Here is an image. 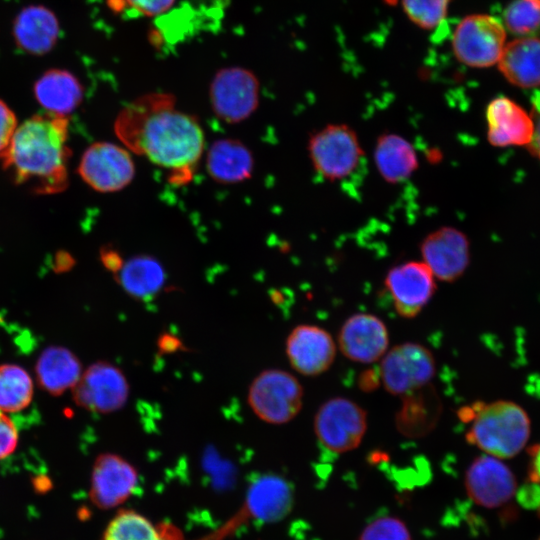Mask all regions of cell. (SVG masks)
<instances>
[{
    "mask_svg": "<svg viewBox=\"0 0 540 540\" xmlns=\"http://www.w3.org/2000/svg\"><path fill=\"white\" fill-rule=\"evenodd\" d=\"M174 98L151 94L128 104L114 130L125 147L172 171L173 183L188 181L204 150V133L192 115L175 108Z\"/></svg>",
    "mask_w": 540,
    "mask_h": 540,
    "instance_id": "cell-1",
    "label": "cell"
},
{
    "mask_svg": "<svg viewBox=\"0 0 540 540\" xmlns=\"http://www.w3.org/2000/svg\"><path fill=\"white\" fill-rule=\"evenodd\" d=\"M68 121L50 113L17 126L1 155L15 182L32 183L37 192H58L67 184Z\"/></svg>",
    "mask_w": 540,
    "mask_h": 540,
    "instance_id": "cell-2",
    "label": "cell"
},
{
    "mask_svg": "<svg viewBox=\"0 0 540 540\" xmlns=\"http://www.w3.org/2000/svg\"><path fill=\"white\" fill-rule=\"evenodd\" d=\"M461 416L471 422L467 441L486 454L507 459L517 455L530 435V420L519 405L511 401L477 403L465 408Z\"/></svg>",
    "mask_w": 540,
    "mask_h": 540,
    "instance_id": "cell-3",
    "label": "cell"
},
{
    "mask_svg": "<svg viewBox=\"0 0 540 540\" xmlns=\"http://www.w3.org/2000/svg\"><path fill=\"white\" fill-rule=\"evenodd\" d=\"M293 503V488L285 478L274 473L261 474L247 487L239 511L218 530L199 540H225L246 523L280 521L291 511Z\"/></svg>",
    "mask_w": 540,
    "mask_h": 540,
    "instance_id": "cell-4",
    "label": "cell"
},
{
    "mask_svg": "<svg viewBox=\"0 0 540 540\" xmlns=\"http://www.w3.org/2000/svg\"><path fill=\"white\" fill-rule=\"evenodd\" d=\"M307 150L314 170L332 182L350 176L364 156L356 131L343 123L315 131L309 137Z\"/></svg>",
    "mask_w": 540,
    "mask_h": 540,
    "instance_id": "cell-5",
    "label": "cell"
},
{
    "mask_svg": "<svg viewBox=\"0 0 540 540\" xmlns=\"http://www.w3.org/2000/svg\"><path fill=\"white\" fill-rule=\"evenodd\" d=\"M303 393L301 383L291 373L280 369H267L251 382L248 404L262 421L284 424L300 412Z\"/></svg>",
    "mask_w": 540,
    "mask_h": 540,
    "instance_id": "cell-6",
    "label": "cell"
},
{
    "mask_svg": "<svg viewBox=\"0 0 540 540\" xmlns=\"http://www.w3.org/2000/svg\"><path fill=\"white\" fill-rule=\"evenodd\" d=\"M366 430V411L345 397L327 400L314 417V432L320 445L336 454L356 449Z\"/></svg>",
    "mask_w": 540,
    "mask_h": 540,
    "instance_id": "cell-7",
    "label": "cell"
},
{
    "mask_svg": "<svg viewBox=\"0 0 540 540\" xmlns=\"http://www.w3.org/2000/svg\"><path fill=\"white\" fill-rule=\"evenodd\" d=\"M260 85L247 68L229 66L218 70L209 86V100L215 115L230 124L244 121L256 110Z\"/></svg>",
    "mask_w": 540,
    "mask_h": 540,
    "instance_id": "cell-8",
    "label": "cell"
},
{
    "mask_svg": "<svg viewBox=\"0 0 540 540\" xmlns=\"http://www.w3.org/2000/svg\"><path fill=\"white\" fill-rule=\"evenodd\" d=\"M436 372L432 352L419 343L394 346L382 357L379 377L387 392L407 395L429 384Z\"/></svg>",
    "mask_w": 540,
    "mask_h": 540,
    "instance_id": "cell-9",
    "label": "cell"
},
{
    "mask_svg": "<svg viewBox=\"0 0 540 540\" xmlns=\"http://www.w3.org/2000/svg\"><path fill=\"white\" fill-rule=\"evenodd\" d=\"M505 39V29L498 19L486 14H473L458 23L452 36V49L461 63L484 68L498 62Z\"/></svg>",
    "mask_w": 540,
    "mask_h": 540,
    "instance_id": "cell-10",
    "label": "cell"
},
{
    "mask_svg": "<svg viewBox=\"0 0 540 540\" xmlns=\"http://www.w3.org/2000/svg\"><path fill=\"white\" fill-rule=\"evenodd\" d=\"M74 402L91 412L121 409L129 396V384L121 369L107 361L91 364L72 388Z\"/></svg>",
    "mask_w": 540,
    "mask_h": 540,
    "instance_id": "cell-11",
    "label": "cell"
},
{
    "mask_svg": "<svg viewBox=\"0 0 540 540\" xmlns=\"http://www.w3.org/2000/svg\"><path fill=\"white\" fill-rule=\"evenodd\" d=\"M86 184L98 192H116L133 179L135 165L125 147L97 142L83 153L78 167Z\"/></svg>",
    "mask_w": 540,
    "mask_h": 540,
    "instance_id": "cell-12",
    "label": "cell"
},
{
    "mask_svg": "<svg viewBox=\"0 0 540 540\" xmlns=\"http://www.w3.org/2000/svg\"><path fill=\"white\" fill-rule=\"evenodd\" d=\"M139 473L135 466L120 455H98L91 471L89 499L101 510L124 504L136 491Z\"/></svg>",
    "mask_w": 540,
    "mask_h": 540,
    "instance_id": "cell-13",
    "label": "cell"
},
{
    "mask_svg": "<svg viewBox=\"0 0 540 540\" xmlns=\"http://www.w3.org/2000/svg\"><path fill=\"white\" fill-rule=\"evenodd\" d=\"M422 261L435 279L454 282L459 279L470 263V243L465 233L451 227H440L422 240Z\"/></svg>",
    "mask_w": 540,
    "mask_h": 540,
    "instance_id": "cell-14",
    "label": "cell"
},
{
    "mask_svg": "<svg viewBox=\"0 0 540 540\" xmlns=\"http://www.w3.org/2000/svg\"><path fill=\"white\" fill-rule=\"evenodd\" d=\"M396 312L403 318L416 317L436 290L435 277L423 261H407L393 266L384 280Z\"/></svg>",
    "mask_w": 540,
    "mask_h": 540,
    "instance_id": "cell-15",
    "label": "cell"
},
{
    "mask_svg": "<svg viewBox=\"0 0 540 540\" xmlns=\"http://www.w3.org/2000/svg\"><path fill=\"white\" fill-rule=\"evenodd\" d=\"M465 489L470 499L485 508L507 503L517 492L513 472L501 459L488 454L475 458L466 470Z\"/></svg>",
    "mask_w": 540,
    "mask_h": 540,
    "instance_id": "cell-16",
    "label": "cell"
},
{
    "mask_svg": "<svg viewBox=\"0 0 540 540\" xmlns=\"http://www.w3.org/2000/svg\"><path fill=\"white\" fill-rule=\"evenodd\" d=\"M285 347L290 365L305 376H317L327 371L336 355L331 334L316 325L302 324L293 328Z\"/></svg>",
    "mask_w": 540,
    "mask_h": 540,
    "instance_id": "cell-17",
    "label": "cell"
},
{
    "mask_svg": "<svg viewBox=\"0 0 540 540\" xmlns=\"http://www.w3.org/2000/svg\"><path fill=\"white\" fill-rule=\"evenodd\" d=\"M389 334L384 322L368 313H356L341 326L338 346L349 360L359 363H373L387 352Z\"/></svg>",
    "mask_w": 540,
    "mask_h": 540,
    "instance_id": "cell-18",
    "label": "cell"
},
{
    "mask_svg": "<svg viewBox=\"0 0 540 540\" xmlns=\"http://www.w3.org/2000/svg\"><path fill=\"white\" fill-rule=\"evenodd\" d=\"M487 139L495 147L528 146L534 122L521 106L501 96L491 100L485 111Z\"/></svg>",
    "mask_w": 540,
    "mask_h": 540,
    "instance_id": "cell-19",
    "label": "cell"
},
{
    "mask_svg": "<svg viewBox=\"0 0 540 540\" xmlns=\"http://www.w3.org/2000/svg\"><path fill=\"white\" fill-rule=\"evenodd\" d=\"M101 540H186L183 531L170 521L154 522L144 514L123 508L111 518Z\"/></svg>",
    "mask_w": 540,
    "mask_h": 540,
    "instance_id": "cell-20",
    "label": "cell"
},
{
    "mask_svg": "<svg viewBox=\"0 0 540 540\" xmlns=\"http://www.w3.org/2000/svg\"><path fill=\"white\" fill-rule=\"evenodd\" d=\"M497 63L511 84L520 88L540 86V38L523 37L507 43Z\"/></svg>",
    "mask_w": 540,
    "mask_h": 540,
    "instance_id": "cell-21",
    "label": "cell"
},
{
    "mask_svg": "<svg viewBox=\"0 0 540 540\" xmlns=\"http://www.w3.org/2000/svg\"><path fill=\"white\" fill-rule=\"evenodd\" d=\"M374 162L380 176L389 184L407 180L419 167L413 145L395 133H384L377 138Z\"/></svg>",
    "mask_w": 540,
    "mask_h": 540,
    "instance_id": "cell-22",
    "label": "cell"
},
{
    "mask_svg": "<svg viewBox=\"0 0 540 540\" xmlns=\"http://www.w3.org/2000/svg\"><path fill=\"white\" fill-rule=\"evenodd\" d=\"M206 168L216 182L235 184L251 176L254 159L248 147L239 140L220 139L209 148Z\"/></svg>",
    "mask_w": 540,
    "mask_h": 540,
    "instance_id": "cell-23",
    "label": "cell"
},
{
    "mask_svg": "<svg viewBox=\"0 0 540 540\" xmlns=\"http://www.w3.org/2000/svg\"><path fill=\"white\" fill-rule=\"evenodd\" d=\"M35 372L40 387L58 396L73 388L82 374V367L77 356L67 348L50 346L39 356Z\"/></svg>",
    "mask_w": 540,
    "mask_h": 540,
    "instance_id": "cell-24",
    "label": "cell"
},
{
    "mask_svg": "<svg viewBox=\"0 0 540 540\" xmlns=\"http://www.w3.org/2000/svg\"><path fill=\"white\" fill-rule=\"evenodd\" d=\"M35 95L47 113L65 117L79 105L82 88L71 74L54 71L39 79L35 85Z\"/></svg>",
    "mask_w": 540,
    "mask_h": 540,
    "instance_id": "cell-25",
    "label": "cell"
},
{
    "mask_svg": "<svg viewBox=\"0 0 540 540\" xmlns=\"http://www.w3.org/2000/svg\"><path fill=\"white\" fill-rule=\"evenodd\" d=\"M116 279L130 296L144 300L160 291L165 282V272L155 258L142 255L124 262Z\"/></svg>",
    "mask_w": 540,
    "mask_h": 540,
    "instance_id": "cell-26",
    "label": "cell"
},
{
    "mask_svg": "<svg viewBox=\"0 0 540 540\" xmlns=\"http://www.w3.org/2000/svg\"><path fill=\"white\" fill-rule=\"evenodd\" d=\"M16 32L17 39L24 48L41 52L54 42L56 21L48 11L32 8L21 15Z\"/></svg>",
    "mask_w": 540,
    "mask_h": 540,
    "instance_id": "cell-27",
    "label": "cell"
},
{
    "mask_svg": "<svg viewBox=\"0 0 540 540\" xmlns=\"http://www.w3.org/2000/svg\"><path fill=\"white\" fill-rule=\"evenodd\" d=\"M32 397L33 383L28 372L16 364L0 365V411H20Z\"/></svg>",
    "mask_w": 540,
    "mask_h": 540,
    "instance_id": "cell-28",
    "label": "cell"
},
{
    "mask_svg": "<svg viewBox=\"0 0 540 540\" xmlns=\"http://www.w3.org/2000/svg\"><path fill=\"white\" fill-rule=\"evenodd\" d=\"M504 22L515 35H534L540 31V7L529 0H515L506 7Z\"/></svg>",
    "mask_w": 540,
    "mask_h": 540,
    "instance_id": "cell-29",
    "label": "cell"
},
{
    "mask_svg": "<svg viewBox=\"0 0 540 540\" xmlns=\"http://www.w3.org/2000/svg\"><path fill=\"white\" fill-rule=\"evenodd\" d=\"M450 0H402L408 18L423 29H433L441 24L448 12Z\"/></svg>",
    "mask_w": 540,
    "mask_h": 540,
    "instance_id": "cell-30",
    "label": "cell"
},
{
    "mask_svg": "<svg viewBox=\"0 0 540 540\" xmlns=\"http://www.w3.org/2000/svg\"><path fill=\"white\" fill-rule=\"evenodd\" d=\"M359 540H412L406 524L394 516L371 521L361 532Z\"/></svg>",
    "mask_w": 540,
    "mask_h": 540,
    "instance_id": "cell-31",
    "label": "cell"
},
{
    "mask_svg": "<svg viewBox=\"0 0 540 540\" xmlns=\"http://www.w3.org/2000/svg\"><path fill=\"white\" fill-rule=\"evenodd\" d=\"M18 443V431L11 420L3 411H0V459L14 452Z\"/></svg>",
    "mask_w": 540,
    "mask_h": 540,
    "instance_id": "cell-32",
    "label": "cell"
},
{
    "mask_svg": "<svg viewBox=\"0 0 540 540\" xmlns=\"http://www.w3.org/2000/svg\"><path fill=\"white\" fill-rule=\"evenodd\" d=\"M17 128V119L14 112L0 100V156L10 144Z\"/></svg>",
    "mask_w": 540,
    "mask_h": 540,
    "instance_id": "cell-33",
    "label": "cell"
},
{
    "mask_svg": "<svg viewBox=\"0 0 540 540\" xmlns=\"http://www.w3.org/2000/svg\"><path fill=\"white\" fill-rule=\"evenodd\" d=\"M134 11L144 16H158L173 7L176 0H124Z\"/></svg>",
    "mask_w": 540,
    "mask_h": 540,
    "instance_id": "cell-34",
    "label": "cell"
},
{
    "mask_svg": "<svg viewBox=\"0 0 540 540\" xmlns=\"http://www.w3.org/2000/svg\"><path fill=\"white\" fill-rule=\"evenodd\" d=\"M531 117L534 122V133L527 146L529 152L540 161V92L536 91L532 97Z\"/></svg>",
    "mask_w": 540,
    "mask_h": 540,
    "instance_id": "cell-35",
    "label": "cell"
},
{
    "mask_svg": "<svg viewBox=\"0 0 540 540\" xmlns=\"http://www.w3.org/2000/svg\"><path fill=\"white\" fill-rule=\"evenodd\" d=\"M519 500L527 506L540 504V483L531 479L529 484L524 485L518 491Z\"/></svg>",
    "mask_w": 540,
    "mask_h": 540,
    "instance_id": "cell-36",
    "label": "cell"
},
{
    "mask_svg": "<svg viewBox=\"0 0 540 540\" xmlns=\"http://www.w3.org/2000/svg\"><path fill=\"white\" fill-rule=\"evenodd\" d=\"M101 257L104 266L114 273H117L124 263L120 255L114 250H104Z\"/></svg>",
    "mask_w": 540,
    "mask_h": 540,
    "instance_id": "cell-37",
    "label": "cell"
},
{
    "mask_svg": "<svg viewBox=\"0 0 540 540\" xmlns=\"http://www.w3.org/2000/svg\"><path fill=\"white\" fill-rule=\"evenodd\" d=\"M532 479L540 483V444L532 449Z\"/></svg>",
    "mask_w": 540,
    "mask_h": 540,
    "instance_id": "cell-38",
    "label": "cell"
},
{
    "mask_svg": "<svg viewBox=\"0 0 540 540\" xmlns=\"http://www.w3.org/2000/svg\"><path fill=\"white\" fill-rule=\"evenodd\" d=\"M178 342L175 338L171 336L162 337L160 340V347L165 351H170L177 348Z\"/></svg>",
    "mask_w": 540,
    "mask_h": 540,
    "instance_id": "cell-39",
    "label": "cell"
},
{
    "mask_svg": "<svg viewBox=\"0 0 540 540\" xmlns=\"http://www.w3.org/2000/svg\"><path fill=\"white\" fill-rule=\"evenodd\" d=\"M540 7V0H529Z\"/></svg>",
    "mask_w": 540,
    "mask_h": 540,
    "instance_id": "cell-40",
    "label": "cell"
},
{
    "mask_svg": "<svg viewBox=\"0 0 540 540\" xmlns=\"http://www.w3.org/2000/svg\"><path fill=\"white\" fill-rule=\"evenodd\" d=\"M538 540H540V538Z\"/></svg>",
    "mask_w": 540,
    "mask_h": 540,
    "instance_id": "cell-41",
    "label": "cell"
}]
</instances>
